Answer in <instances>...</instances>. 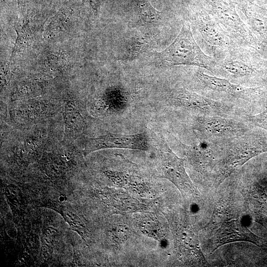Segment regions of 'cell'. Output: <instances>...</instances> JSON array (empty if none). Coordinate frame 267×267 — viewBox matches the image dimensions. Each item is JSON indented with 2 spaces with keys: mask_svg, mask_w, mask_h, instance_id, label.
Returning <instances> with one entry per match:
<instances>
[{
  "mask_svg": "<svg viewBox=\"0 0 267 267\" xmlns=\"http://www.w3.org/2000/svg\"><path fill=\"white\" fill-rule=\"evenodd\" d=\"M171 224L175 244L179 255L197 265L209 266L201 251L197 232L178 219H172Z\"/></svg>",
  "mask_w": 267,
  "mask_h": 267,
  "instance_id": "cell-8",
  "label": "cell"
},
{
  "mask_svg": "<svg viewBox=\"0 0 267 267\" xmlns=\"http://www.w3.org/2000/svg\"><path fill=\"white\" fill-rule=\"evenodd\" d=\"M160 54L166 66L199 67L212 74L218 64L202 50L192 35L190 23L186 20L182 22L180 30L173 42Z\"/></svg>",
  "mask_w": 267,
  "mask_h": 267,
  "instance_id": "cell-4",
  "label": "cell"
},
{
  "mask_svg": "<svg viewBox=\"0 0 267 267\" xmlns=\"http://www.w3.org/2000/svg\"><path fill=\"white\" fill-rule=\"evenodd\" d=\"M153 139L160 176L172 182L182 195L198 196L199 193L185 171L184 160L173 152L161 134H154Z\"/></svg>",
  "mask_w": 267,
  "mask_h": 267,
  "instance_id": "cell-6",
  "label": "cell"
},
{
  "mask_svg": "<svg viewBox=\"0 0 267 267\" xmlns=\"http://www.w3.org/2000/svg\"><path fill=\"white\" fill-rule=\"evenodd\" d=\"M212 74L247 87L267 86V62L255 49L235 44Z\"/></svg>",
  "mask_w": 267,
  "mask_h": 267,
  "instance_id": "cell-2",
  "label": "cell"
},
{
  "mask_svg": "<svg viewBox=\"0 0 267 267\" xmlns=\"http://www.w3.org/2000/svg\"><path fill=\"white\" fill-rule=\"evenodd\" d=\"M206 70L195 66L191 90L216 101L234 104L249 113L251 106L262 104L267 98V86L245 87L209 75Z\"/></svg>",
  "mask_w": 267,
  "mask_h": 267,
  "instance_id": "cell-3",
  "label": "cell"
},
{
  "mask_svg": "<svg viewBox=\"0 0 267 267\" xmlns=\"http://www.w3.org/2000/svg\"><path fill=\"white\" fill-rule=\"evenodd\" d=\"M244 116L225 117L194 115L192 120L193 133L197 140L210 142L223 141L239 136L255 128Z\"/></svg>",
  "mask_w": 267,
  "mask_h": 267,
  "instance_id": "cell-5",
  "label": "cell"
},
{
  "mask_svg": "<svg viewBox=\"0 0 267 267\" xmlns=\"http://www.w3.org/2000/svg\"><path fill=\"white\" fill-rule=\"evenodd\" d=\"M104 0H89L92 8L97 11Z\"/></svg>",
  "mask_w": 267,
  "mask_h": 267,
  "instance_id": "cell-17",
  "label": "cell"
},
{
  "mask_svg": "<svg viewBox=\"0 0 267 267\" xmlns=\"http://www.w3.org/2000/svg\"><path fill=\"white\" fill-rule=\"evenodd\" d=\"M214 252L220 246L237 241H247L261 247L266 246L265 239L251 232L238 219L223 222L213 236Z\"/></svg>",
  "mask_w": 267,
  "mask_h": 267,
  "instance_id": "cell-10",
  "label": "cell"
},
{
  "mask_svg": "<svg viewBox=\"0 0 267 267\" xmlns=\"http://www.w3.org/2000/svg\"><path fill=\"white\" fill-rule=\"evenodd\" d=\"M149 140L145 132L134 134H107L87 141L85 151L89 153L107 148H121L148 151Z\"/></svg>",
  "mask_w": 267,
  "mask_h": 267,
  "instance_id": "cell-9",
  "label": "cell"
},
{
  "mask_svg": "<svg viewBox=\"0 0 267 267\" xmlns=\"http://www.w3.org/2000/svg\"><path fill=\"white\" fill-rule=\"evenodd\" d=\"M25 1V0H18V4L20 5V4H22Z\"/></svg>",
  "mask_w": 267,
  "mask_h": 267,
  "instance_id": "cell-18",
  "label": "cell"
},
{
  "mask_svg": "<svg viewBox=\"0 0 267 267\" xmlns=\"http://www.w3.org/2000/svg\"><path fill=\"white\" fill-rule=\"evenodd\" d=\"M129 230L125 224H120L116 226L114 231L115 242L119 244L124 243L128 238Z\"/></svg>",
  "mask_w": 267,
  "mask_h": 267,
  "instance_id": "cell-16",
  "label": "cell"
},
{
  "mask_svg": "<svg viewBox=\"0 0 267 267\" xmlns=\"http://www.w3.org/2000/svg\"><path fill=\"white\" fill-rule=\"evenodd\" d=\"M255 128L242 135L217 142V162L212 175L216 185L252 158L267 152V132Z\"/></svg>",
  "mask_w": 267,
  "mask_h": 267,
  "instance_id": "cell-1",
  "label": "cell"
},
{
  "mask_svg": "<svg viewBox=\"0 0 267 267\" xmlns=\"http://www.w3.org/2000/svg\"><path fill=\"white\" fill-rule=\"evenodd\" d=\"M29 23H25L19 31H17V37L13 48L12 55L29 46L32 38Z\"/></svg>",
  "mask_w": 267,
  "mask_h": 267,
  "instance_id": "cell-13",
  "label": "cell"
},
{
  "mask_svg": "<svg viewBox=\"0 0 267 267\" xmlns=\"http://www.w3.org/2000/svg\"><path fill=\"white\" fill-rule=\"evenodd\" d=\"M114 203L117 208L124 212H134L141 209L139 202L125 194L117 193L114 195Z\"/></svg>",
  "mask_w": 267,
  "mask_h": 267,
  "instance_id": "cell-12",
  "label": "cell"
},
{
  "mask_svg": "<svg viewBox=\"0 0 267 267\" xmlns=\"http://www.w3.org/2000/svg\"><path fill=\"white\" fill-rule=\"evenodd\" d=\"M154 220H144L140 222L141 230L147 236L161 240L162 229L160 224Z\"/></svg>",
  "mask_w": 267,
  "mask_h": 267,
  "instance_id": "cell-14",
  "label": "cell"
},
{
  "mask_svg": "<svg viewBox=\"0 0 267 267\" xmlns=\"http://www.w3.org/2000/svg\"><path fill=\"white\" fill-rule=\"evenodd\" d=\"M244 189L242 195L250 214L255 222L267 227V194L265 187L255 181Z\"/></svg>",
  "mask_w": 267,
  "mask_h": 267,
  "instance_id": "cell-11",
  "label": "cell"
},
{
  "mask_svg": "<svg viewBox=\"0 0 267 267\" xmlns=\"http://www.w3.org/2000/svg\"><path fill=\"white\" fill-rule=\"evenodd\" d=\"M192 23L200 36V47L208 55L219 62L236 44L213 17L206 13L194 16Z\"/></svg>",
  "mask_w": 267,
  "mask_h": 267,
  "instance_id": "cell-7",
  "label": "cell"
},
{
  "mask_svg": "<svg viewBox=\"0 0 267 267\" xmlns=\"http://www.w3.org/2000/svg\"><path fill=\"white\" fill-rule=\"evenodd\" d=\"M244 117L255 127L267 131V107L259 114H247Z\"/></svg>",
  "mask_w": 267,
  "mask_h": 267,
  "instance_id": "cell-15",
  "label": "cell"
}]
</instances>
